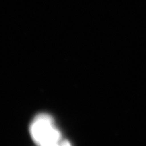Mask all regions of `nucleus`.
Here are the masks:
<instances>
[{"instance_id":"nucleus-1","label":"nucleus","mask_w":146,"mask_h":146,"mask_svg":"<svg viewBox=\"0 0 146 146\" xmlns=\"http://www.w3.org/2000/svg\"><path fill=\"white\" fill-rule=\"evenodd\" d=\"M29 131L32 138L38 146H54L62 141L61 134L55 126L53 119L47 114L35 116Z\"/></svg>"}]
</instances>
